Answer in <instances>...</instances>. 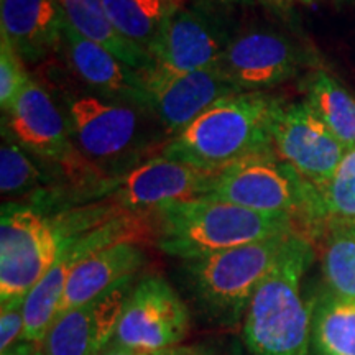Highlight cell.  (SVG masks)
I'll use <instances>...</instances> for the list:
<instances>
[{"instance_id":"24","label":"cell","mask_w":355,"mask_h":355,"mask_svg":"<svg viewBox=\"0 0 355 355\" xmlns=\"http://www.w3.org/2000/svg\"><path fill=\"white\" fill-rule=\"evenodd\" d=\"M318 191L321 222H355V148L347 150L334 175Z\"/></svg>"},{"instance_id":"15","label":"cell","mask_w":355,"mask_h":355,"mask_svg":"<svg viewBox=\"0 0 355 355\" xmlns=\"http://www.w3.org/2000/svg\"><path fill=\"white\" fill-rule=\"evenodd\" d=\"M63 46L69 66L96 96L152 112L139 69L122 63L101 44L83 38L66 21Z\"/></svg>"},{"instance_id":"9","label":"cell","mask_w":355,"mask_h":355,"mask_svg":"<svg viewBox=\"0 0 355 355\" xmlns=\"http://www.w3.org/2000/svg\"><path fill=\"white\" fill-rule=\"evenodd\" d=\"M219 173L159 155L114 178L109 194L122 211L157 212L170 204L207 196Z\"/></svg>"},{"instance_id":"2","label":"cell","mask_w":355,"mask_h":355,"mask_svg":"<svg viewBox=\"0 0 355 355\" xmlns=\"http://www.w3.org/2000/svg\"><path fill=\"white\" fill-rule=\"evenodd\" d=\"M311 261V242L296 232L243 316V343L252 355H309L313 303L303 298L301 279Z\"/></svg>"},{"instance_id":"11","label":"cell","mask_w":355,"mask_h":355,"mask_svg":"<svg viewBox=\"0 0 355 355\" xmlns=\"http://www.w3.org/2000/svg\"><path fill=\"white\" fill-rule=\"evenodd\" d=\"M272 135L275 153L314 188H322L331 180L347 152L308 102L282 105Z\"/></svg>"},{"instance_id":"22","label":"cell","mask_w":355,"mask_h":355,"mask_svg":"<svg viewBox=\"0 0 355 355\" xmlns=\"http://www.w3.org/2000/svg\"><path fill=\"white\" fill-rule=\"evenodd\" d=\"M322 272L329 291L355 300V222H329Z\"/></svg>"},{"instance_id":"28","label":"cell","mask_w":355,"mask_h":355,"mask_svg":"<svg viewBox=\"0 0 355 355\" xmlns=\"http://www.w3.org/2000/svg\"><path fill=\"white\" fill-rule=\"evenodd\" d=\"M158 354H152V352H141V350H135V349H128V347H122V345L110 343L107 347L102 349L97 355H159Z\"/></svg>"},{"instance_id":"31","label":"cell","mask_w":355,"mask_h":355,"mask_svg":"<svg viewBox=\"0 0 355 355\" xmlns=\"http://www.w3.org/2000/svg\"><path fill=\"white\" fill-rule=\"evenodd\" d=\"M273 2H277V3H279V6H283V3L293 2V0H273ZM300 2H311V0H300Z\"/></svg>"},{"instance_id":"23","label":"cell","mask_w":355,"mask_h":355,"mask_svg":"<svg viewBox=\"0 0 355 355\" xmlns=\"http://www.w3.org/2000/svg\"><path fill=\"white\" fill-rule=\"evenodd\" d=\"M46 178L28 153L15 141L3 135L0 148V191L3 196L24 198L44 193Z\"/></svg>"},{"instance_id":"8","label":"cell","mask_w":355,"mask_h":355,"mask_svg":"<svg viewBox=\"0 0 355 355\" xmlns=\"http://www.w3.org/2000/svg\"><path fill=\"white\" fill-rule=\"evenodd\" d=\"M188 331L184 301L162 277H146L133 286L112 343L158 354L181 345Z\"/></svg>"},{"instance_id":"5","label":"cell","mask_w":355,"mask_h":355,"mask_svg":"<svg viewBox=\"0 0 355 355\" xmlns=\"http://www.w3.org/2000/svg\"><path fill=\"white\" fill-rule=\"evenodd\" d=\"M204 198L265 214H288L309 224L321 222L316 188L275 150L239 159L222 170L214 188Z\"/></svg>"},{"instance_id":"14","label":"cell","mask_w":355,"mask_h":355,"mask_svg":"<svg viewBox=\"0 0 355 355\" xmlns=\"http://www.w3.org/2000/svg\"><path fill=\"white\" fill-rule=\"evenodd\" d=\"M298 50L290 40L270 30H254L230 40L220 69L239 92H261L295 76Z\"/></svg>"},{"instance_id":"20","label":"cell","mask_w":355,"mask_h":355,"mask_svg":"<svg viewBox=\"0 0 355 355\" xmlns=\"http://www.w3.org/2000/svg\"><path fill=\"white\" fill-rule=\"evenodd\" d=\"M110 21L128 42L148 53L165 21L183 8L181 0H102Z\"/></svg>"},{"instance_id":"21","label":"cell","mask_w":355,"mask_h":355,"mask_svg":"<svg viewBox=\"0 0 355 355\" xmlns=\"http://www.w3.org/2000/svg\"><path fill=\"white\" fill-rule=\"evenodd\" d=\"M306 102L345 150L355 148V97L343 84L319 71L308 84Z\"/></svg>"},{"instance_id":"30","label":"cell","mask_w":355,"mask_h":355,"mask_svg":"<svg viewBox=\"0 0 355 355\" xmlns=\"http://www.w3.org/2000/svg\"><path fill=\"white\" fill-rule=\"evenodd\" d=\"M32 355H46V354H44V350L42 349V345L38 344V345H37V349L33 350V354H32Z\"/></svg>"},{"instance_id":"12","label":"cell","mask_w":355,"mask_h":355,"mask_svg":"<svg viewBox=\"0 0 355 355\" xmlns=\"http://www.w3.org/2000/svg\"><path fill=\"white\" fill-rule=\"evenodd\" d=\"M132 279L71 308L55 319L40 344L46 355H97L112 343L123 306L133 290Z\"/></svg>"},{"instance_id":"19","label":"cell","mask_w":355,"mask_h":355,"mask_svg":"<svg viewBox=\"0 0 355 355\" xmlns=\"http://www.w3.org/2000/svg\"><path fill=\"white\" fill-rule=\"evenodd\" d=\"M309 355H355V300L327 291L314 301Z\"/></svg>"},{"instance_id":"7","label":"cell","mask_w":355,"mask_h":355,"mask_svg":"<svg viewBox=\"0 0 355 355\" xmlns=\"http://www.w3.org/2000/svg\"><path fill=\"white\" fill-rule=\"evenodd\" d=\"M61 239L55 222L33 206L3 204L0 220V306L25 298L56 263Z\"/></svg>"},{"instance_id":"29","label":"cell","mask_w":355,"mask_h":355,"mask_svg":"<svg viewBox=\"0 0 355 355\" xmlns=\"http://www.w3.org/2000/svg\"><path fill=\"white\" fill-rule=\"evenodd\" d=\"M38 344L28 343V340H20L15 345H12L10 349L3 350L2 355H32L33 350L37 349Z\"/></svg>"},{"instance_id":"6","label":"cell","mask_w":355,"mask_h":355,"mask_svg":"<svg viewBox=\"0 0 355 355\" xmlns=\"http://www.w3.org/2000/svg\"><path fill=\"white\" fill-rule=\"evenodd\" d=\"M64 105L78 150L101 171L102 166L117 165L127 170L133 158L139 159L153 145L146 135L148 119L155 117L148 110L96 94H66Z\"/></svg>"},{"instance_id":"16","label":"cell","mask_w":355,"mask_h":355,"mask_svg":"<svg viewBox=\"0 0 355 355\" xmlns=\"http://www.w3.org/2000/svg\"><path fill=\"white\" fill-rule=\"evenodd\" d=\"M0 28L2 38L30 63L64 44V15L58 0H0Z\"/></svg>"},{"instance_id":"26","label":"cell","mask_w":355,"mask_h":355,"mask_svg":"<svg viewBox=\"0 0 355 355\" xmlns=\"http://www.w3.org/2000/svg\"><path fill=\"white\" fill-rule=\"evenodd\" d=\"M25 334L24 303L0 306V352L10 349Z\"/></svg>"},{"instance_id":"1","label":"cell","mask_w":355,"mask_h":355,"mask_svg":"<svg viewBox=\"0 0 355 355\" xmlns=\"http://www.w3.org/2000/svg\"><path fill=\"white\" fill-rule=\"evenodd\" d=\"M282 104L263 92H239L204 110L163 146V157L222 171L252 155L273 150L272 128Z\"/></svg>"},{"instance_id":"10","label":"cell","mask_w":355,"mask_h":355,"mask_svg":"<svg viewBox=\"0 0 355 355\" xmlns=\"http://www.w3.org/2000/svg\"><path fill=\"white\" fill-rule=\"evenodd\" d=\"M140 76L150 97L152 112L170 140L216 102L239 94L220 68L173 73L152 63L140 69Z\"/></svg>"},{"instance_id":"4","label":"cell","mask_w":355,"mask_h":355,"mask_svg":"<svg viewBox=\"0 0 355 355\" xmlns=\"http://www.w3.org/2000/svg\"><path fill=\"white\" fill-rule=\"evenodd\" d=\"M296 232L279 234L201 259L186 260L194 296L216 321L234 326L245 316L257 288L285 254Z\"/></svg>"},{"instance_id":"13","label":"cell","mask_w":355,"mask_h":355,"mask_svg":"<svg viewBox=\"0 0 355 355\" xmlns=\"http://www.w3.org/2000/svg\"><path fill=\"white\" fill-rule=\"evenodd\" d=\"M230 40L204 13L180 8L162 26L148 48L152 63L173 73L220 68Z\"/></svg>"},{"instance_id":"18","label":"cell","mask_w":355,"mask_h":355,"mask_svg":"<svg viewBox=\"0 0 355 355\" xmlns=\"http://www.w3.org/2000/svg\"><path fill=\"white\" fill-rule=\"evenodd\" d=\"M58 2L63 10L66 24L83 38L104 46L133 69L140 71L152 64L148 53L117 32L102 0H58Z\"/></svg>"},{"instance_id":"25","label":"cell","mask_w":355,"mask_h":355,"mask_svg":"<svg viewBox=\"0 0 355 355\" xmlns=\"http://www.w3.org/2000/svg\"><path fill=\"white\" fill-rule=\"evenodd\" d=\"M32 76L26 73L24 61L13 46L2 38L0 43V109L7 114L19 99Z\"/></svg>"},{"instance_id":"17","label":"cell","mask_w":355,"mask_h":355,"mask_svg":"<svg viewBox=\"0 0 355 355\" xmlns=\"http://www.w3.org/2000/svg\"><path fill=\"white\" fill-rule=\"evenodd\" d=\"M145 252L135 242L115 243L86 257L69 275L60 314L99 298L114 286L132 279L145 265Z\"/></svg>"},{"instance_id":"27","label":"cell","mask_w":355,"mask_h":355,"mask_svg":"<svg viewBox=\"0 0 355 355\" xmlns=\"http://www.w3.org/2000/svg\"><path fill=\"white\" fill-rule=\"evenodd\" d=\"M159 355H216L209 347L201 344L194 345H178V347L168 349Z\"/></svg>"},{"instance_id":"3","label":"cell","mask_w":355,"mask_h":355,"mask_svg":"<svg viewBox=\"0 0 355 355\" xmlns=\"http://www.w3.org/2000/svg\"><path fill=\"white\" fill-rule=\"evenodd\" d=\"M155 217L158 247L184 261L298 232L293 216L265 214L211 198L170 204Z\"/></svg>"}]
</instances>
